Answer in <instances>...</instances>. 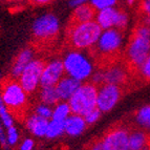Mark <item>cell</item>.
<instances>
[{
	"label": "cell",
	"instance_id": "cell-1",
	"mask_svg": "<svg viewBox=\"0 0 150 150\" xmlns=\"http://www.w3.org/2000/svg\"><path fill=\"white\" fill-rule=\"evenodd\" d=\"M150 54V25H137L126 47V60L129 68L139 70Z\"/></svg>",
	"mask_w": 150,
	"mask_h": 150
},
{
	"label": "cell",
	"instance_id": "cell-2",
	"mask_svg": "<svg viewBox=\"0 0 150 150\" xmlns=\"http://www.w3.org/2000/svg\"><path fill=\"white\" fill-rule=\"evenodd\" d=\"M103 30L96 20L69 23L66 34L67 43L73 50H87L96 46Z\"/></svg>",
	"mask_w": 150,
	"mask_h": 150
},
{
	"label": "cell",
	"instance_id": "cell-3",
	"mask_svg": "<svg viewBox=\"0 0 150 150\" xmlns=\"http://www.w3.org/2000/svg\"><path fill=\"white\" fill-rule=\"evenodd\" d=\"M0 93L5 106L15 118H23L28 102V93L15 78H8L1 82Z\"/></svg>",
	"mask_w": 150,
	"mask_h": 150
},
{
	"label": "cell",
	"instance_id": "cell-4",
	"mask_svg": "<svg viewBox=\"0 0 150 150\" xmlns=\"http://www.w3.org/2000/svg\"><path fill=\"white\" fill-rule=\"evenodd\" d=\"M65 75L80 82H85L93 74V64L82 50H73L65 54L62 59Z\"/></svg>",
	"mask_w": 150,
	"mask_h": 150
},
{
	"label": "cell",
	"instance_id": "cell-5",
	"mask_svg": "<svg viewBox=\"0 0 150 150\" xmlns=\"http://www.w3.org/2000/svg\"><path fill=\"white\" fill-rule=\"evenodd\" d=\"M60 19L53 13H45L35 19L32 25L33 37L39 43L52 42L59 36Z\"/></svg>",
	"mask_w": 150,
	"mask_h": 150
},
{
	"label": "cell",
	"instance_id": "cell-6",
	"mask_svg": "<svg viewBox=\"0 0 150 150\" xmlns=\"http://www.w3.org/2000/svg\"><path fill=\"white\" fill-rule=\"evenodd\" d=\"M98 86L91 82H83L68 101L71 112L84 115L97 107Z\"/></svg>",
	"mask_w": 150,
	"mask_h": 150
},
{
	"label": "cell",
	"instance_id": "cell-7",
	"mask_svg": "<svg viewBox=\"0 0 150 150\" xmlns=\"http://www.w3.org/2000/svg\"><path fill=\"white\" fill-rule=\"evenodd\" d=\"M123 44V33L118 28L104 30L97 44L93 47L98 56L101 58H115L121 50Z\"/></svg>",
	"mask_w": 150,
	"mask_h": 150
},
{
	"label": "cell",
	"instance_id": "cell-8",
	"mask_svg": "<svg viewBox=\"0 0 150 150\" xmlns=\"http://www.w3.org/2000/svg\"><path fill=\"white\" fill-rule=\"evenodd\" d=\"M45 62L42 59H34L24 68L18 81L28 95L35 93L40 87V81L42 71L44 69Z\"/></svg>",
	"mask_w": 150,
	"mask_h": 150
},
{
	"label": "cell",
	"instance_id": "cell-9",
	"mask_svg": "<svg viewBox=\"0 0 150 150\" xmlns=\"http://www.w3.org/2000/svg\"><path fill=\"white\" fill-rule=\"evenodd\" d=\"M95 20L103 30H109V28H118L120 30H123L127 28L128 15L124 11L115 8L113 6V8L98 11Z\"/></svg>",
	"mask_w": 150,
	"mask_h": 150
},
{
	"label": "cell",
	"instance_id": "cell-10",
	"mask_svg": "<svg viewBox=\"0 0 150 150\" xmlns=\"http://www.w3.org/2000/svg\"><path fill=\"white\" fill-rule=\"evenodd\" d=\"M122 88L120 85L104 83L98 87L97 107L101 112H108L112 110L122 98Z\"/></svg>",
	"mask_w": 150,
	"mask_h": 150
},
{
	"label": "cell",
	"instance_id": "cell-11",
	"mask_svg": "<svg viewBox=\"0 0 150 150\" xmlns=\"http://www.w3.org/2000/svg\"><path fill=\"white\" fill-rule=\"evenodd\" d=\"M129 131L126 128L115 127L110 129L101 140L103 150H128Z\"/></svg>",
	"mask_w": 150,
	"mask_h": 150
},
{
	"label": "cell",
	"instance_id": "cell-12",
	"mask_svg": "<svg viewBox=\"0 0 150 150\" xmlns=\"http://www.w3.org/2000/svg\"><path fill=\"white\" fill-rule=\"evenodd\" d=\"M64 76L65 70L62 60L54 59L50 62L45 63L44 69H43L42 76H41L40 86L41 87L56 86Z\"/></svg>",
	"mask_w": 150,
	"mask_h": 150
},
{
	"label": "cell",
	"instance_id": "cell-13",
	"mask_svg": "<svg viewBox=\"0 0 150 150\" xmlns=\"http://www.w3.org/2000/svg\"><path fill=\"white\" fill-rule=\"evenodd\" d=\"M81 84H82V82L65 75L55 86L56 89H57L58 96L60 98V101L68 102L70 98L73 97L74 93L77 91L78 88L80 87Z\"/></svg>",
	"mask_w": 150,
	"mask_h": 150
},
{
	"label": "cell",
	"instance_id": "cell-14",
	"mask_svg": "<svg viewBox=\"0 0 150 150\" xmlns=\"http://www.w3.org/2000/svg\"><path fill=\"white\" fill-rule=\"evenodd\" d=\"M35 59V52L30 47L23 48L20 53L16 56V59L14 61L11 68V77L18 79L24 70V68Z\"/></svg>",
	"mask_w": 150,
	"mask_h": 150
},
{
	"label": "cell",
	"instance_id": "cell-15",
	"mask_svg": "<svg viewBox=\"0 0 150 150\" xmlns=\"http://www.w3.org/2000/svg\"><path fill=\"white\" fill-rule=\"evenodd\" d=\"M65 124V133L68 137L76 138L82 134L86 130L87 123L83 115H77V113H71L66 120L64 121Z\"/></svg>",
	"mask_w": 150,
	"mask_h": 150
},
{
	"label": "cell",
	"instance_id": "cell-16",
	"mask_svg": "<svg viewBox=\"0 0 150 150\" xmlns=\"http://www.w3.org/2000/svg\"><path fill=\"white\" fill-rule=\"evenodd\" d=\"M48 122L50 120L43 119L34 113L25 119V127L33 135H35L37 138H45Z\"/></svg>",
	"mask_w": 150,
	"mask_h": 150
},
{
	"label": "cell",
	"instance_id": "cell-17",
	"mask_svg": "<svg viewBox=\"0 0 150 150\" xmlns=\"http://www.w3.org/2000/svg\"><path fill=\"white\" fill-rule=\"evenodd\" d=\"M104 71V79L105 83L115 84V85H123L127 79V70L125 66L121 64H112L109 65Z\"/></svg>",
	"mask_w": 150,
	"mask_h": 150
},
{
	"label": "cell",
	"instance_id": "cell-18",
	"mask_svg": "<svg viewBox=\"0 0 150 150\" xmlns=\"http://www.w3.org/2000/svg\"><path fill=\"white\" fill-rule=\"evenodd\" d=\"M128 148L129 150H150V134L142 130L129 132Z\"/></svg>",
	"mask_w": 150,
	"mask_h": 150
},
{
	"label": "cell",
	"instance_id": "cell-19",
	"mask_svg": "<svg viewBox=\"0 0 150 150\" xmlns=\"http://www.w3.org/2000/svg\"><path fill=\"white\" fill-rule=\"evenodd\" d=\"M97 11L90 3H85L74 8L69 23H82L95 20Z\"/></svg>",
	"mask_w": 150,
	"mask_h": 150
},
{
	"label": "cell",
	"instance_id": "cell-20",
	"mask_svg": "<svg viewBox=\"0 0 150 150\" xmlns=\"http://www.w3.org/2000/svg\"><path fill=\"white\" fill-rule=\"evenodd\" d=\"M39 99L42 103L50 106H55L58 102H60V98L55 86L41 87L39 90Z\"/></svg>",
	"mask_w": 150,
	"mask_h": 150
},
{
	"label": "cell",
	"instance_id": "cell-21",
	"mask_svg": "<svg viewBox=\"0 0 150 150\" xmlns=\"http://www.w3.org/2000/svg\"><path fill=\"white\" fill-rule=\"evenodd\" d=\"M65 133V124L64 121H59V120H54L50 119L48 122L47 130H46V134L45 138L50 139V140H54Z\"/></svg>",
	"mask_w": 150,
	"mask_h": 150
},
{
	"label": "cell",
	"instance_id": "cell-22",
	"mask_svg": "<svg viewBox=\"0 0 150 150\" xmlns=\"http://www.w3.org/2000/svg\"><path fill=\"white\" fill-rule=\"evenodd\" d=\"M71 113L73 112H71V109H70L68 102L60 101L53 107V117H52V119L59 121H65Z\"/></svg>",
	"mask_w": 150,
	"mask_h": 150
},
{
	"label": "cell",
	"instance_id": "cell-23",
	"mask_svg": "<svg viewBox=\"0 0 150 150\" xmlns=\"http://www.w3.org/2000/svg\"><path fill=\"white\" fill-rule=\"evenodd\" d=\"M135 121L142 127L150 131V105H145L135 113Z\"/></svg>",
	"mask_w": 150,
	"mask_h": 150
},
{
	"label": "cell",
	"instance_id": "cell-24",
	"mask_svg": "<svg viewBox=\"0 0 150 150\" xmlns=\"http://www.w3.org/2000/svg\"><path fill=\"white\" fill-rule=\"evenodd\" d=\"M35 113L39 117L43 119H46V120H50L53 117V107L47 104H44V103H39L38 105H36L35 107Z\"/></svg>",
	"mask_w": 150,
	"mask_h": 150
},
{
	"label": "cell",
	"instance_id": "cell-25",
	"mask_svg": "<svg viewBox=\"0 0 150 150\" xmlns=\"http://www.w3.org/2000/svg\"><path fill=\"white\" fill-rule=\"evenodd\" d=\"M118 2V0H90V4L93 5L95 10L101 11L108 8H113Z\"/></svg>",
	"mask_w": 150,
	"mask_h": 150
},
{
	"label": "cell",
	"instance_id": "cell-26",
	"mask_svg": "<svg viewBox=\"0 0 150 150\" xmlns=\"http://www.w3.org/2000/svg\"><path fill=\"white\" fill-rule=\"evenodd\" d=\"M6 140L10 147L16 146L19 142V131L15 125L6 129Z\"/></svg>",
	"mask_w": 150,
	"mask_h": 150
},
{
	"label": "cell",
	"instance_id": "cell-27",
	"mask_svg": "<svg viewBox=\"0 0 150 150\" xmlns=\"http://www.w3.org/2000/svg\"><path fill=\"white\" fill-rule=\"evenodd\" d=\"M101 115H102L101 110L98 107H96V108H93V109L89 110L88 112H86L83 117L85 119L87 125H93V124H95V123L101 118Z\"/></svg>",
	"mask_w": 150,
	"mask_h": 150
},
{
	"label": "cell",
	"instance_id": "cell-28",
	"mask_svg": "<svg viewBox=\"0 0 150 150\" xmlns=\"http://www.w3.org/2000/svg\"><path fill=\"white\" fill-rule=\"evenodd\" d=\"M140 12L145 20V23L150 25V0H141Z\"/></svg>",
	"mask_w": 150,
	"mask_h": 150
},
{
	"label": "cell",
	"instance_id": "cell-29",
	"mask_svg": "<svg viewBox=\"0 0 150 150\" xmlns=\"http://www.w3.org/2000/svg\"><path fill=\"white\" fill-rule=\"evenodd\" d=\"M14 119H15V117L12 115L10 110H6L2 115H0V121H1V123H2V125L4 126L5 129L14 126Z\"/></svg>",
	"mask_w": 150,
	"mask_h": 150
},
{
	"label": "cell",
	"instance_id": "cell-30",
	"mask_svg": "<svg viewBox=\"0 0 150 150\" xmlns=\"http://www.w3.org/2000/svg\"><path fill=\"white\" fill-rule=\"evenodd\" d=\"M139 71H140L141 77H142L144 80L150 81V54L147 59H146L145 62L143 63V65L141 66Z\"/></svg>",
	"mask_w": 150,
	"mask_h": 150
},
{
	"label": "cell",
	"instance_id": "cell-31",
	"mask_svg": "<svg viewBox=\"0 0 150 150\" xmlns=\"http://www.w3.org/2000/svg\"><path fill=\"white\" fill-rule=\"evenodd\" d=\"M91 81L90 82L93 83L95 85H102L105 83V79H104V71L103 70H98V71H93V74L90 77Z\"/></svg>",
	"mask_w": 150,
	"mask_h": 150
},
{
	"label": "cell",
	"instance_id": "cell-32",
	"mask_svg": "<svg viewBox=\"0 0 150 150\" xmlns=\"http://www.w3.org/2000/svg\"><path fill=\"white\" fill-rule=\"evenodd\" d=\"M0 146L4 150L10 149V146L8 144V140H6V131L4 130V126L2 125L1 121H0Z\"/></svg>",
	"mask_w": 150,
	"mask_h": 150
},
{
	"label": "cell",
	"instance_id": "cell-33",
	"mask_svg": "<svg viewBox=\"0 0 150 150\" xmlns=\"http://www.w3.org/2000/svg\"><path fill=\"white\" fill-rule=\"evenodd\" d=\"M35 146V142L33 139H25L20 144V150H33Z\"/></svg>",
	"mask_w": 150,
	"mask_h": 150
},
{
	"label": "cell",
	"instance_id": "cell-34",
	"mask_svg": "<svg viewBox=\"0 0 150 150\" xmlns=\"http://www.w3.org/2000/svg\"><path fill=\"white\" fill-rule=\"evenodd\" d=\"M89 2H90V0H69L68 4H69L70 8H78V6H80V5L85 4V3H89Z\"/></svg>",
	"mask_w": 150,
	"mask_h": 150
},
{
	"label": "cell",
	"instance_id": "cell-35",
	"mask_svg": "<svg viewBox=\"0 0 150 150\" xmlns=\"http://www.w3.org/2000/svg\"><path fill=\"white\" fill-rule=\"evenodd\" d=\"M30 1L35 5H45L50 3L53 0H30Z\"/></svg>",
	"mask_w": 150,
	"mask_h": 150
},
{
	"label": "cell",
	"instance_id": "cell-36",
	"mask_svg": "<svg viewBox=\"0 0 150 150\" xmlns=\"http://www.w3.org/2000/svg\"><path fill=\"white\" fill-rule=\"evenodd\" d=\"M89 150H103L102 147V143H101V140L98 141V142L93 143V145L90 146Z\"/></svg>",
	"mask_w": 150,
	"mask_h": 150
},
{
	"label": "cell",
	"instance_id": "cell-37",
	"mask_svg": "<svg viewBox=\"0 0 150 150\" xmlns=\"http://www.w3.org/2000/svg\"><path fill=\"white\" fill-rule=\"evenodd\" d=\"M6 110H8V109L6 108V106H5L4 102H3V100H2V97H1V93H0V115H2Z\"/></svg>",
	"mask_w": 150,
	"mask_h": 150
},
{
	"label": "cell",
	"instance_id": "cell-38",
	"mask_svg": "<svg viewBox=\"0 0 150 150\" xmlns=\"http://www.w3.org/2000/svg\"><path fill=\"white\" fill-rule=\"evenodd\" d=\"M11 1L15 3H22V2H26V1H30V0H11Z\"/></svg>",
	"mask_w": 150,
	"mask_h": 150
},
{
	"label": "cell",
	"instance_id": "cell-39",
	"mask_svg": "<svg viewBox=\"0 0 150 150\" xmlns=\"http://www.w3.org/2000/svg\"><path fill=\"white\" fill-rule=\"evenodd\" d=\"M127 2H128V4H129V5H132L133 2H134V0H127Z\"/></svg>",
	"mask_w": 150,
	"mask_h": 150
},
{
	"label": "cell",
	"instance_id": "cell-40",
	"mask_svg": "<svg viewBox=\"0 0 150 150\" xmlns=\"http://www.w3.org/2000/svg\"><path fill=\"white\" fill-rule=\"evenodd\" d=\"M0 80H1V73H0Z\"/></svg>",
	"mask_w": 150,
	"mask_h": 150
},
{
	"label": "cell",
	"instance_id": "cell-41",
	"mask_svg": "<svg viewBox=\"0 0 150 150\" xmlns=\"http://www.w3.org/2000/svg\"><path fill=\"white\" fill-rule=\"evenodd\" d=\"M128 150H129V149H128Z\"/></svg>",
	"mask_w": 150,
	"mask_h": 150
}]
</instances>
